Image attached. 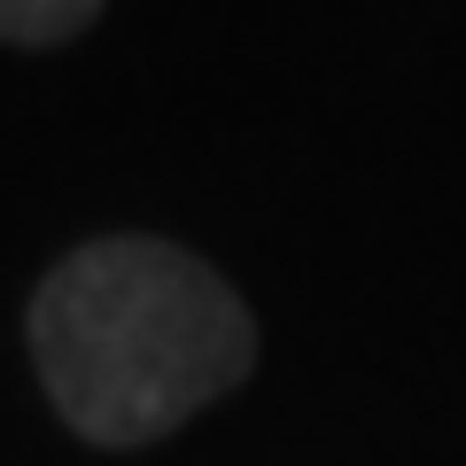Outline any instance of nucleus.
<instances>
[{
	"mask_svg": "<svg viewBox=\"0 0 466 466\" xmlns=\"http://www.w3.org/2000/svg\"><path fill=\"white\" fill-rule=\"evenodd\" d=\"M24 342L63 428L101 451L164 443L257 366L249 303L164 233H101L70 249L32 288Z\"/></svg>",
	"mask_w": 466,
	"mask_h": 466,
	"instance_id": "1",
	"label": "nucleus"
},
{
	"mask_svg": "<svg viewBox=\"0 0 466 466\" xmlns=\"http://www.w3.org/2000/svg\"><path fill=\"white\" fill-rule=\"evenodd\" d=\"M101 16V0H0V39L8 47H63Z\"/></svg>",
	"mask_w": 466,
	"mask_h": 466,
	"instance_id": "2",
	"label": "nucleus"
}]
</instances>
